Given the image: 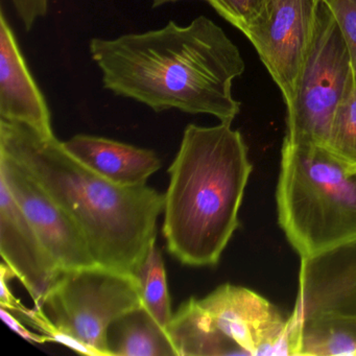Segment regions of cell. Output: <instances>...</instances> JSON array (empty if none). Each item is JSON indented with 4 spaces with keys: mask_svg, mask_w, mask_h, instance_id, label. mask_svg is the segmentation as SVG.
Wrapping results in <instances>:
<instances>
[{
    "mask_svg": "<svg viewBox=\"0 0 356 356\" xmlns=\"http://www.w3.org/2000/svg\"><path fill=\"white\" fill-rule=\"evenodd\" d=\"M0 120L54 136L47 99L29 70L3 9L0 12Z\"/></svg>",
    "mask_w": 356,
    "mask_h": 356,
    "instance_id": "cell-12",
    "label": "cell"
},
{
    "mask_svg": "<svg viewBox=\"0 0 356 356\" xmlns=\"http://www.w3.org/2000/svg\"><path fill=\"white\" fill-rule=\"evenodd\" d=\"M89 51L104 88L157 113L175 109L232 124L241 110L232 85L245 72V61L222 29L205 16L185 26L172 20L149 32L93 38Z\"/></svg>",
    "mask_w": 356,
    "mask_h": 356,
    "instance_id": "cell-1",
    "label": "cell"
},
{
    "mask_svg": "<svg viewBox=\"0 0 356 356\" xmlns=\"http://www.w3.org/2000/svg\"><path fill=\"white\" fill-rule=\"evenodd\" d=\"M354 74L339 24L321 0L293 95L285 104L284 143L324 149L333 118L351 89Z\"/></svg>",
    "mask_w": 356,
    "mask_h": 356,
    "instance_id": "cell-7",
    "label": "cell"
},
{
    "mask_svg": "<svg viewBox=\"0 0 356 356\" xmlns=\"http://www.w3.org/2000/svg\"><path fill=\"white\" fill-rule=\"evenodd\" d=\"M179 1H184V0H153L152 8L156 9V8L162 7V6L168 5V3H179ZM203 1H205V0H203Z\"/></svg>",
    "mask_w": 356,
    "mask_h": 356,
    "instance_id": "cell-20",
    "label": "cell"
},
{
    "mask_svg": "<svg viewBox=\"0 0 356 356\" xmlns=\"http://www.w3.org/2000/svg\"><path fill=\"white\" fill-rule=\"evenodd\" d=\"M231 126L188 124L168 170L162 232L168 252L184 266H216L238 228L253 166Z\"/></svg>",
    "mask_w": 356,
    "mask_h": 356,
    "instance_id": "cell-3",
    "label": "cell"
},
{
    "mask_svg": "<svg viewBox=\"0 0 356 356\" xmlns=\"http://www.w3.org/2000/svg\"><path fill=\"white\" fill-rule=\"evenodd\" d=\"M278 222L300 257L356 239V172L318 147L283 141Z\"/></svg>",
    "mask_w": 356,
    "mask_h": 356,
    "instance_id": "cell-4",
    "label": "cell"
},
{
    "mask_svg": "<svg viewBox=\"0 0 356 356\" xmlns=\"http://www.w3.org/2000/svg\"><path fill=\"white\" fill-rule=\"evenodd\" d=\"M0 180L7 184L60 270L97 264L72 216L17 161L3 153H0Z\"/></svg>",
    "mask_w": 356,
    "mask_h": 356,
    "instance_id": "cell-10",
    "label": "cell"
},
{
    "mask_svg": "<svg viewBox=\"0 0 356 356\" xmlns=\"http://www.w3.org/2000/svg\"><path fill=\"white\" fill-rule=\"evenodd\" d=\"M0 253L30 293L35 306L41 307L62 270L3 180H0Z\"/></svg>",
    "mask_w": 356,
    "mask_h": 356,
    "instance_id": "cell-11",
    "label": "cell"
},
{
    "mask_svg": "<svg viewBox=\"0 0 356 356\" xmlns=\"http://www.w3.org/2000/svg\"><path fill=\"white\" fill-rule=\"evenodd\" d=\"M108 348L111 356H178L168 330L143 306L110 326Z\"/></svg>",
    "mask_w": 356,
    "mask_h": 356,
    "instance_id": "cell-14",
    "label": "cell"
},
{
    "mask_svg": "<svg viewBox=\"0 0 356 356\" xmlns=\"http://www.w3.org/2000/svg\"><path fill=\"white\" fill-rule=\"evenodd\" d=\"M63 145L81 163L120 186L147 185L149 177L161 168V161L151 149L105 137L76 135Z\"/></svg>",
    "mask_w": 356,
    "mask_h": 356,
    "instance_id": "cell-13",
    "label": "cell"
},
{
    "mask_svg": "<svg viewBox=\"0 0 356 356\" xmlns=\"http://www.w3.org/2000/svg\"><path fill=\"white\" fill-rule=\"evenodd\" d=\"M216 13L241 33L249 28L261 9L264 0H205Z\"/></svg>",
    "mask_w": 356,
    "mask_h": 356,
    "instance_id": "cell-17",
    "label": "cell"
},
{
    "mask_svg": "<svg viewBox=\"0 0 356 356\" xmlns=\"http://www.w3.org/2000/svg\"><path fill=\"white\" fill-rule=\"evenodd\" d=\"M332 12L356 74V0H322Z\"/></svg>",
    "mask_w": 356,
    "mask_h": 356,
    "instance_id": "cell-18",
    "label": "cell"
},
{
    "mask_svg": "<svg viewBox=\"0 0 356 356\" xmlns=\"http://www.w3.org/2000/svg\"><path fill=\"white\" fill-rule=\"evenodd\" d=\"M0 153L17 161L72 216L97 264L135 275L140 268L164 195L147 185L120 186L81 163L54 136L0 120Z\"/></svg>",
    "mask_w": 356,
    "mask_h": 356,
    "instance_id": "cell-2",
    "label": "cell"
},
{
    "mask_svg": "<svg viewBox=\"0 0 356 356\" xmlns=\"http://www.w3.org/2000/svg\"><path fill=\"white\" fill-rule=\"evenodd\" d=\"M135 276L138 280L143 307L162 327L168 329L174 314L172 312L165 266L161 251L156 245V238L152 241Z\"/></svg>",
    "mask_w": 356,
    "mask_h": 356,
    "instance_id": "cell-15",
    "label": "cell"
},
{
    "mask_svg": "<svg viewBox=\"0 0 356 356\" xmlns=\"http://www.w3.org/2000/svg\"><path fill=\"white\" fill-rule=\"evenodd\" d=\"M166 330L178 356H291L287 320L266 298L237 285L189 298Z\"/></svg>",
    "mask_w": 356,
    "mask_h": 356,
    "instance_id": "cell-5",
    "label": "cell"
},
{
    "mask_svg": "<svg viewBox=\"0 0 356 356\" xmlns=\"http://www.w3.org/2000/svg\"><path fill=\"white\" fill-rule=\"evenodd\" d=\"M141 306L135 275L95 264L62 270L40 308L60 331L99 356H111L110 326Z\"/></svg>",
    "mask_w": 356,
    "mask_h": 356,
    "instance_id": "cell-8",
    "label": "cell"
},
{
    "mask_svg": "<svg viewBox=\"0 0 356 356\" xmlns=\"http://www.w3.org/2000/svg\"><path fill=\"white\" fill-rule=\"evenodd\" d=\"M291 356H356V239L301 258Z\"/></svg>",
    "mask_w": 356,
    "mask_h": 356,
    "instance_id": "cell-6",
    "label": "cell"
},
{
    "mask_svg": "<svg viewBox=\"0 0 356 356\" xmlns=\"http://www.w3.org/2000/svg\"><path fill=\"white\" fill-rule=\"evenodd\" d=\"M0 314L3 322L14 331L18 333L20 337H24L26 341H30L33 343H49V337L44 334H38V333L32 332L26 328V325L17 318L14 316L11 312L5 309V308L0 307Z\"/></svg>",
    "mask_w": 356,
    "mask_h": 356,
    "instance_id": "cell-19",
    "label": "cell"
},
{
    "mask_svg": "<svg viewBox=\"0 0 356 356\" xmlns=\"http://www.w3.org/2000/svg\"><path fill=\"white\" fill-rule=\"evenodd\" d=\"M324 149L349 172H356V74L333 118Z\"/></svg>",
    "mask_w": 356,
    "mask_h": 356,
    "instance_id": "cell-16",
    "label": "cell"
},
{
    "mask_svg": "<svg viewBox=\"0 0 356 356\" xmlns=\"http://www.w3.org/2000/svg\"><path fill=\"white\" fill-rule=\"evenodd\" d=\"M321 0H264L243 35L257 51L268 74L291 99L312 40Z\"/></svg>",
    "mask_w": 356,
    "mask_h": 356,
    "instance_id": "cell-9",
    "label": "cell"
}]
</instances>
